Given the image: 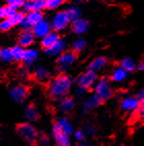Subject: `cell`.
Listing matches in <instances>:
<instances>
[{
	"label": "cell",
	"instance_id": "cell-23",
	"mask_svg": "<svg viewBox=\"0 0 144 146\" xmlns=\"http://www.w3.org/2000/svg\"><path fill=\"white\" fill-rule=\"evenodd\" d=\"M88 28H89V23L84 21V20H81V19H78V20L74 21L73 25H72V30L76 34L84 33L88 30Z\"/></svg>",
	"mask_w": 144,
	"mask_h": 146
},
{
	"label": "cell",
	"instance_id": "cell-35",
	"mask_svg": "<svg viewBox=\"0 0 144 146\" xmlns=\"http://www.w3.org/2000/svg\"><path fill=\"white\" fill-rule=\"evenodd\" d=\"M37 142L39 143L40 146H48L50 143V140L46 135H39Z\"/></svg>",
	"mask_w": 144,
	"mask_h": 146
},
{
	"label": "cell",
	"instance_id": "cell-43",
	"mask_svg": "<svg viewBox=\"0 0 144 146\" xmlns=\"http://www.w3.org/2000/svg\"><path fill=\"white\" fill-rule=\"evenodd\" d=\"M81 1H86V0H81Z\"/></svg>",
	"mask_w": 144,
	"mask_h": 146
},
{
	"label": "cell",
	"instance_id": "cell-20",
	"mask_svg": "<svg viewBox=\"0 0 144 146\" xmlns=\"http://www.w3.org/2000/svg\"><path fill=\"white\" fill-rule=\"evenodd\" d=\"M127 76H128V72L126 70H123L121 67H117L111 72L110 79L114 82H121V81L126 80Z\"/></svg>",
	"mask_w": 144,
	"mask_h": 146
},
{
	"label": "cell",
	"instance_id": "cell-38",
	"mask_svg": "<svg viewBox=\"0 0 144 146\" xmlns=\"http://www.w3.org/2000/svg\"><path fill=\"white\" fill-rule=\"evenodd\" d=\"M139 116L144 120V106H141L139 108Z\"/></svg>",
	"mask_w": 144,
	"mask_h": 146
},
{
	"label": "cell",
	"instance_id": "cell-22",
	"mask_svg": "<svg viewBox=\"0 0 144 146\" xmlns=\"http://www.w3.org/2000/svg\"><path fill=\"white\" fill-rule=\"evenodd\" d=\"M25 116H26V118L30 123L36 121L38 119V117H39V112H38V110H37V108L34 105L30 104L25 109Z\"/></svg>",
	"mask_w": 144,
	"mask_h": 146
},
{
	"label": "cell",
	"instance_id": "cell-26",
	"mask_svg": "<svg viewBox=\"0 0 144 146\" xmlns=\"http://www.w3.org/2000/svg\"><path fill=\"white\" fill-rule=\"evenodd\" d=\"M11 54H13V61H19V62H22L24 59V52H25V48L22 47L21 45H16L11 48Z\"/></svg>",
	"mask_w": 144,
	"mask_h": 146
},
{
	"label": "cell",
	"instance_id": "cell-14",
	"mask_svg": "<svg viewBox=\"0 0 144 146\" xmlns=\"http://www.w3.org/2000/svg\"><path fill=\"white\" fill-rule=\"evenodd\" d=\"M59 40H60V36H59V34H58L57 32L56 31L50 32V33H47L44 37H42L41 46L43 47L44 50H47V48H50V47L52 46L54 44H56Z\"/></svg>",
	"mask_w": 144,
	"mask_h": 146
},
{
	"label": "cell",
	"instance_id": "cell-34",
	"mask_svg": "<svg viewBox=\"0 0 144 146\" xmlns=\"http://www.w3.org/2000/svg\"><path fill=\"white\" fill-rule=\"evenodd\" d=\"M17 13V8L11 5H6L5 7H3V13H4V18L9 19L11 17H13L15 13Z\"/></svg>",
	"mask_w": 144,
	"mask_h": 146
},
{
	"label": "cell",
	"instance_id": "cell-36",
	"mask_svg": "<svg viewBox=\"0 0 144 146\" xmlns=\"http://www.w3.org/2000/svg\"><path fill=\"white\" fill-rule=\"evenodd\" d=\"M24 3H25V0H7V4L13 7H20V6H23Z\"/></svg>",
	"mask_w": 144,
	"mask_h": 146
},
{
	"label": "cell",
	"instance_id": "cell-37",
	"mask_svg": "<svg viewBox=\"0 0 144 146\" xmlns=\"http://www.w3.org/2000/svg\"><path fill=\"white\" fill-rule=\"evenodd\" d=\"M84 132H86V136H94L95 134H96V132H97V130H96V128L95 127H93V125H88L86 127V129H84Z\"/></svg>",
	"mask_w": 144,
	"mask_h": 146
},
{
	"label": "cell",
	"instance_id": "cell-4",
	"mask_svg": "<svg viewBox=\"0 0 144 146\" xmlns=\"http://www.w3.org/2000/svg\"><path fill=\"white\" fill-rule=\"evenodd\" d=\"M96 81H97V73L88 69L78 76L76 82H77L78 88H82V89L89 91L96 84Z\"/></svg>",
	"mask_w": 144,
	"mask_h": 146
},
{
	"label": "cell",
	"instance_id": "cell-32",
	"mask_svg": "<svg viewBox=\"0 0 144 146\" xmlns=\"http://www.w3.org/2000/svg\"><path fill=\"white\" fill-rule=\"evenodd\" d=\"M64 0H45V8L54 9L57 8L63 3Z\"/></svg>",
	"mask_w": 144,
	"mask_h": 146
},
{
	"label": "cell",
	"instance_id": "cell-31",
	"mask_svg": "<svg viewBox=\"0 0 144 146\" xmlns=\"http://www.w3.org/2000/svg\"><path fill=\"white\" fill-rule=\"evenodd\" d=\"M24 19H25V15L23 13H18L17 11L13 17L9 18V20L11 21V23L13 24V26L15 25H19V24H21L22 22L24 21Z\"/></svg>",
	"mask_w": 144,
	"mask_h": 146
},
{
	"label": "cell",
	"instance_id": "cell-29",
	"mask_svg": "<svg viewBox=\"0 0 144 146\" xmlns=\"http://www.w3.org/2000/svg\"><path fill=\"white\" fill-rule=\"evenodd\" d=\"M66 13H67L69 20H70V21H73V22L76 21V20H78V17H79V15H80L79 11L76 7L68 8V9L66 11Z\"/></svg>",
	"mask_w": 144,
	"mask_h": 146
},
{
	"label": "cell",
	"instance_id": "cell-11",
	"mask_svg": "<svg viewBox=\"0 0 144 146\" xmlns=\"http://www.w3.org/2000/svg\"><path fill=\"white\" fill-rule=\"evenodd\" d=\"M34 34L33 32L28 29V30H23L20 35H19L18 41H19V45H21L22 47H28L34 42Z\"/></svg>",
	"mask_w": 144,
	"mask_h": 146
},
{
	"label": "cell",
	"instance_id": "cell-33",
	"mask_svg": "<svg viewBox=\"0 0 144 146\" xmlns=\"http://www.w3.org/2000/svg\"><path fill=\"white\" fill-rule=\"evenodd\" d=\"M13 27V24L9 19H5L0 22V31H8Z\"/></svg>",
	"mask_w": 144,
	"mask_h": 146
},
{
	"label": "cell",
	"instance_id": "cell-45",
	"mask_svg": "<svg viewBox=\"0 0 144 146\" xmlns=\"http://www.w3.org/2000/svg\"><path fill=\"white\" fill-rule=\"evenodd\" d=\"M29 1H31V0H29Z\"/></svg>",
	"mask_w": 144,
	"mask_h": 146
},
{
	"label": "cell",
	"instance_id": "cell-24",
	"mask_svg": "<svg viewBox=\"0 0 144 146\" xmlns=\"http://www.w3.org/2000/svg\"><path fill=\"white\" fill-rule=\"evenodd\" d=\"M37 57H38V52L36 50H33V48L25 50L23 62L27 65H31L37 60Z\"/></svg>",
	"mask_w": 144,
	"mask_h": 146
},
{
	"label": "cell",
	"instance_id": "cell-15",
	"mask_svg": "<svg viewBox=\"0 0 144 146\" xmlns=\"http://www.w3.org/2000/svg\"><path fill=\"white\" fill-rule=\"evenodd\" d=\"M101 103H102L101 100H100L96 95H93V96L90 97L89 99H86V101H84V105H82V111H84V113L90 112V111H92L93 109H95L96 107L99 106Z\"/></svg>",
	"mask_w": 144,
	"mask_h": 146
},
{
	"label": "cell",
	"instance_id": "cell-18",
	"mask_svg": "<svg viewBox=\"0 0 144 146\" xmlns=\"http://www.w3.org/2000/svg\"><path fill=\"white\" fill-rule=\"evenodd\" d=\"M23 6L26 11H40L45 8V0H31V1L24 3Z\"/></svg>",
	"mask_w": 144,
	"mask_h": 146
},
{
	"label": "cell",
	"instance_id": "cell-21",
	"mask_svg": "<svg viewBox=\"0 0 144 146\" xmlns=\"http://www.w3.org/2000/svg\"><path fill=\"white\" fill-rule=\"evenodd\" d=\"M74 106H75V102L72 98H69V97H65L60 102V109L64 113H70L74 109Z\"/></svg>",
	"mask_w": 144,
	"mask_h": 146
},
{
	"label": "cell",
	"instance_id": "cell-10",
	"mask_svg": "<svg viewBox=\"0 0 144 146\" xmlns=\"http://www.w3.org/2000/svg\"><path fill=\"white\" fill-rule=\"evenodd\" d=\"M140 106H141L140 100L138 98H134V97H127L121 102V110L126 111V112H134L136 110H139Z\"/></svg>",
	"mask_w": 144,
	"mask_h": 146
},
{
	"label": "cell",
	"instance_id": "cell-28",
	"mask_svg": "<svg viewBox=\"0 0 144 146\" xmlns=\"http://www.w3.org/2000/svg\"><path fill=\"white\" fill-rule=\"evenodd\" d=\"M86 46V40L82 39V38H79V39H76L75 41L73 42V44H72V48H73V50H72L75 52H79L84 50Z\"/></svg>",
	"mask_w": 144,
	"mask_h": 146
},
{
	"label": "cell",
	"instance_id": "cell-16",
	"mask_svg": "<svg viewBox=\"0 0 144 146\" xmlns=\"http://www.w3.org/2000/svg\"><path fill=\"white\" fill-rule=\"evenodd\" d=\"M65 48H66L65 40L60 39L57 43H56V44H54L52 46H50V48H47V50H44L48 56L56 57V56H60L61 54L65 50Z\"/></svg>",
	"mask_w": 144,
	"mask_h": 146
},
{
	"label": "cell",
	"instance_id": "cell-9",
	"mask_svg": "<svg viewBox=\"0 0 144 146\" xmlns=\"http://www.w3.org/2000/svg\"><path fill=\"white\" fill-rule=\"evenodd\" d=\"M69 22L70 20H69L66 11H59L58 13H56L55 18L52 20V27L55 31H60L67 27Z\"/></svg>",
	"mask_w": 144,
	"mask_h": 146
},
{
	"label": "cell",
	"instance_id": "cell-5",
	"mask_svg": "<svg viewBox=\"0 0 144 146\" xmlns=\"http://www.w3.org/2000/svg\"><path fill=\"white\" fill-rule=\"evenodd\" d=\"M77 59V55L73 50L63 52L57 60V66L60 71H66Z\"/></svg>",
	"mask_w": 144,
	"mask_h": 146
},
{
	"label": "cell",
	"instance_id": "cell-40",
	"mask_svg": "<svg viewBox=\"0 0 144 146\" xmlns=\"http://www.w3.org/2000/svg\"><path fill=\"white\" fill-rule=\"evenodd\" d=\"M4 18V13H3V7L0 6V19Z\"/></svg>",
	"mask_w": 144,
	"mask_h": 146
},
{
	"label": "cell",
	"instance_id": "cell-1",
	"mask_svg": "<svg viewBox=\"0 0 144 146\" xmlns=\"http://www.w3.org/2000/svg\"><path fill=\"white\" fill-rule=\"evenodd\" d=\"M72 86V79L70 76L60 74L50 80L48 84V95L54 100H62L67 96Z\"/></svg>",
	"mask_w": 144,
	"mask_h": 146
},
{
	"label": "cell",
	"instance_id": "cell-39",
	"mask_svg": "<svg viewBox=\"0 0 144 146\" xmlns=\"http://www.w3.org/2000/svg\"><path fill=\"white\" fill-rule=\"evenodd\" d=\"M77 146H90V144H88L86 141H82V142H77Z\"/></svg>",
	"mask_w": 144,
	"mask_h": 146
},
{
	"label": "cell",
	"instance_id": "cell-25",
	"mask_svg": "<svg viewBox=\"0 0 144 146\" xmlns=\"http://www.w3.org/2000/svg\"><path fill=\"white\" fill-rule=\"evenodd\" d=\"M127 72H133L136 69V63L134 62V60H132L131 58H125L121 61V66Z\"/></svg>",
	"mask_w": 144,
	"mask_h": 146
},
{
	"label": "cell",
	"instance_id": "cell-19",
	"mask_svg": "<svg viewBox=\"0 0 144 146\" xmlns=\"http://www.w3.org/2000/svg\"><path fill=\"white\" fill-rule=\"evenodd\" d=\"M107 65V59L105 57H99L97 59L93 60L92 62L90 63L89 65V70L94 71V72H99Z\"/></svg>",
	"mask_w": 144,
	"mask_h": 146
},
{
	"label": "cell",
	"instance_id": "cell-17",
	"mask_svg": "<svg viewBox=\"0 0 144 146\" xmlns=\"http://www.w3.org/2000/svg\"><path fill=\"white\" fill-rule=\"evenodd\" d=\"M33 76L37 81L39 82H45L50 79V72L47 70L45 67H42V66H38V67L35 68L34 72H33Z\"/></svg>",
	"mask_w": 144,
	"mask_h": 146
},
{
	"label": "cell",
	"instance_id": "cell-30",
	"mask_svg": "<svg viewBox=\"0 0 144 146\" xmlns=\"http://www.w3.org/2000/svg\"><path fill=\"white\" fill-rule=\"evenodd\" d=\"M72 136H73V138L75 141L77 142H82V141H86V134L84 132V130H76L74 131L73 133H72Z\"/></svg>",
	"mask_w": 144,
	"mask_h": 146
},
{
	"label": "cell",
	"instance_id": "cell-8",
	"mask_svg": "<svg viewBox=\"0 0 144 146\" xmlns=\"http://www.w3.org/2000/svg\"><path fill=\"white\" fill-rule=\"evenodd\" d=\"M42 20H43V15L40 11H29V13L27 16H25L24 21L20 25H22L23 30H28L31 27L35 26L39 22H41Z\"/></svg>",
	"mask_w": 144,
	"mask_h": 146
},
{
	"label": "cell",
	"instance_id": "cell-6",
	"mask_svg": "<svg viewBox=\"0 0 144 146\" xmlns=\"http://www.w3.org/2000/svg\"><path fill=\"white\" fill-rule=\"evenodd\" d=\"M29 95V89L28 86L25 84H17L13 86L9 91V96L11 98L17 103H22L27 99Z\"/></svg>",
	"mask_w": 144,
	"mask_h": 146
},
{
	"label": "cell",
	"instance_id": "cell-42",
	"mask_svg": "<svg viewBox=\"0 0 144 146\" xmlns=\"http://www.w3.org/2000/svg\"><path fill=\"white\" fill-rule=\"evenodd\" d=\"M103 1H109V0H103Z\"/></svg>",
	"mask_w": 144,
	"mask_h": 146
},
{
	"label": "cell",
	"instance_id": "cell-41",
	"mask_svg": "<svg viewBox=\"0 0 144 146\" xmlns=\"http://www.w3.org/2000/svg\"><path fill=\"white\" fill-rule=\"evenodd\" d=\"M139 69L141 71H144V61L142 63H140V65H139Z\"/></svg>",
	"mask_w": 144,
	"mask_h": 146
},
{
	"label": "cell",
	"instance_id": "cell-44",
	"mask_svg": "<svg viewBox=\"0 0 144 146\" xmlns=\"http://www.w3.org/2000/svg\"><path fill=\"white\" fill-rule=\"evenodd\" d=\"M0 73H1V70H0Z\"/></svg>",
	"mask_w": 144,
	"mask_h": 146
},
{
	"label": "cell",
	"instance_id": "cell-3",
	"mask_svg": "<svg viewBox=\"0 0 144 146\" xmlns=\"http://www.w3.org/2000/svg\"><path fill=\"white\" fill-rule=\"evenodd\" d=\"M95 95L101 100V102L107 101L113 95L112 88L110 84V81L106 77H102L95 84Z\"/></svg>",
	"mask_w": 144,
	"mask_h": 146
},
{
	"label": "cell",
	"instance_id": "cell-7",
	"mask_svg": "<svg viewBox=\"0 0 144 146\" xmlns=\"http://www.w3.org/2000/svg\"><path fill=\"white\" fill-rule=\"evenodd\" d=\"M52 136L57 146H71L70 135L62 132L56 125H52Z\"/></svg>",
	"mask_w": 144,
	"mask_h": 146
},
{
	"label": "cell",
	"instance_id": "cell-2",
	"mask_svg": "<svg viewBox=\"0 0 144 146\" xmlns=\"http://www.w3.org/2000/svg\"><path fill=\"white\" fill-rule=\"evenodd\" d=\"M17 132L24 141H26L30 144L36 143L37 140H38V137H39L38 131L31 123H20L17 127Z\"/></svg>",
	"mask_w": 144,
	"mask_h": 146
},
{
	"label": "cell",
	"instance_id": "cell-27",
	"mask_svg": "<svg viewBox=\"0 0 144 146\" xmlns=\"http://www.w3.org/2000/svg\"><path fill=\"white\" fill-rule=\"evenodd\" d=\"M0 60L4 63H9L13 61L11 48H1L0 50Z\"/></svg>",
	"mask_w": 144,
	"mask_h": 146
},
{
	"label": "cell",
	"instance_id": "cell-13",
	"mask_svg": "<svg viewBox=\"0 0 144 146\" xmlns=\"http://www.w3.org/2000/svg\"><path fill=\"white\" fill-rule=\"evenodd\" d=\"M54 125H56L62 132L68 134V135H72V133L74 132L73 125L67 117H59L54 123Z\"/></svg>",
	"mask_w": 144,
	"mask_h": 146
},
{
	"label": "cell",
	"instance_id": "cell-12",
	"mask_svg": "<svg viewBox=\"0 0 144 146\" xmlns=\"http://www.w3.org/2000/svg\"><path fill=\"white\" fill-rule=\"evenodd\" d=\"M50 24L42 20L41 22H39V23L36 24L35 26H33L32 32H33L35 37H40V38H42V37H44L47 33H50Z\"/></svg>",
	"mask_w": 144,
	"mask_h": 146
}]
</instances>
